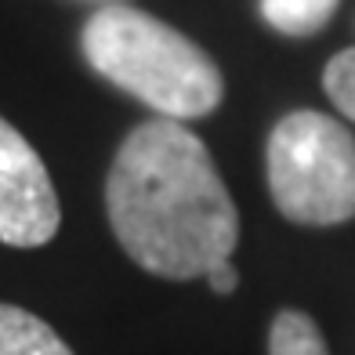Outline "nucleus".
Instances as JSON below:
<instances>
[{
	"label": "nucleus",
	"instance_id": "10",
	"mask_svg": "<svg viewBox=\"0 0 355 355\" xmlns=\"http://www.w3.org/2000/svg\"><path fill=\"white\" fill-rule=\"evenodd\" d=\"M87 4H98L102 8V4H127V0H87Z\"/></svg>",
	"mask_w": 355,
	"mask_h": 355
},
{
	"label": "nucleus",
	"instance_id": "7",
	"mask_svg": "<svg viewBox=\"0 0 355 355\" xmlns=\"http://www.w3.org/2000/svg\"><path fill=\"white\" fill-rule=\"evenodd\" d=\"M268 355H330V352L312 315H304L297 309H283L272 319Z\"/></svg>",
	"mask_w": 355,
	"mask_h": 355
},
{
	"label": "nucleus",
	"instance_id": "8",
	"mask_svg": "<svg viewBox=\"0 0 355 355\" xmlns=\"http://www.w3.org/2000/svg\"><path fill=\"white\" fill-rule=\"evenodd\" d=\"M322 87H327V98L345 112L348 120H355V47L337 51L327 69H322Z\"/></svg>",
	"mask_w": 355,
	"mask_h": 355
},
{
	"label": "nucleus",
	"instance_id": "3",
	"mask_svg": "<svg viewBox=\"0 0 355 355\" xmlns=\"http://www.w3.org/2000/svg\"><path fill=\"white\" fill-rule=\"evenodd\" d=\"M268 192L294 225H341L355 218V138L327 112L297 109L272 127Z\"/></svg>",
	"mask_w": 355,
	"mask_h": 355
},
{
	"label": "nucleus",
	"instance_id": "6",
	"mask_svg": "<svg viewBox=\"0 0 355 355\" xmlns=\"http://www.w3.org/2000/svg\"><path fill=\"white\" fill-rule=\"evenodd\" d=\"M341 0H261L265 22L283 37H315Z\"/></svg>",
	"mask_w": 355,
	"mask_h": 355
},
{
	"label": "nucleus",
	"instance_id": "2",
	"mask_svg": "<svg viewBox=\"0 0 355 355\" xmlns=\"http://www.w3.org/2000/svg\"><path fill=\"white\" fill-rule=\"evenodd\" d=\"M80 47L102 80L164 120L211 116L225 98L218 62L196 40L135 4H102L84 22Z\"/></svg>",
	"mask_w": 355,
	"mask_h": 355
},
{
	"label": "nucleus",
	"instance_id": "9",
	"mask_svg": "<svg viewBox=\"0 0 355 355\" xmlns=\"http://www.w3.org/2000/svg\"><path fill=\"white\" fill-rule=\"evenodd\" d=\"M207 283H211V290L214 294H232V290L239 286V272L232 268V261H221V265H214L211 272H207Z\"/></svg>",
	"mask_w": 355,
	"mask_h": 355
},
{
	"label": "nucleus",
	"instance_id": "5",
	"mask_svg": "<svg viewBox=\"0 0 355 355\" xmlns=\"http://www.w3.org/2000/svg\"><path fill=\"white\" fill-rule=\"evenodd\" d=\"M0 355H73V348L40 315L0 304Z\"/></svg>",
	"mask_w": 355,
	"mask_h": 355
},
{
	"label": "nucleus",
	"instance_id": "1",
	"mask_svg": "<svg viewBox=\"0 0 355 355\" xmlns=\"http://www.w3.org/2000/svg\"><path fill=\"white\" fill-rule=\"evenodd\" d=\"M105 211L123 254L153 276L192 279L229 261L239 214L211 149L178 120H145L112 156Z\"/></svg>",
	"mask_w": 355,
	"mask_h": 355
},
{
	"label": "nucleus",
	"instance_id": "4",
	"mask_svg": "<svg viewBox=\"0 0 355 355\" xmlns=\"http://www.w3.org/2000/svg\"><path fill=\"white\" fill-rule=\"evenodd\" d=\"M62 225V207L40 153L0 116V243L44 247Z\"/></svg>",
	"mask_w": 355,
	"mask_h": 355
}]
</instances>
